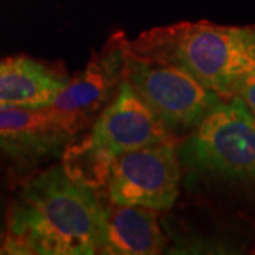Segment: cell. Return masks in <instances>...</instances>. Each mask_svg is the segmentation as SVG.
Segmentation results:
<instances>
[{
	"label": "cell",
	"instance_id": "cell-1",
	"mask_svg": "<svg viewBox=\"0 0 255 255\" xmlns=\"http://www.w3.org/2000/svg\"><path fill=\"white\" fill-rule=\"evenodd\" d=\"M102 203L63 163L24 179L4 216L0 254L92 255L100 250Z\"/></svg>",
	"mask_w": 255,
	"mask_h": 255
},
{
	"label": "cell",
	"instance_id": "cell-2",
	"mask_svg": "<svg viewBox=\"0 0 255 255\" xmlns=\"http://www.w3.org/2000/svg\"><path fill=\"white\" fill-rule=\"evenodd\" d=\"M129 53L177 65L211 91L230 98L236 84L255 70V26L180 21L143 31L129 41Z\"/></svg>",
	"mask_w": 255,
	"mask_h": 255
},
{
	"label": "cell",
	"instance_id": "cell-3",
	"mask_svg": "<svg viewBox=\"0 0 255 255\" xmlns=\"http://www.w3.org/2000/svg\"><path fill=\"white\" fill-rule=\"evenodd\" d=\"M172 135L124 80L117 98L92 122L88 133L67 146L61 163L74 180L98 190L105 186L111 164L118 156L173 140Z\"/></svg>",
	"mask_w": 255,
	"mask_h": 255
},
{
	"label": "cell",
	"instance_id": "cell-4",
	"mask_svg": "<svg viewBox=\"0 0 255 255\" xmlns=\"http://www.w3.org/2000/svg\"><path fill=\"white\" fill-rule=\"evenodd\" d=\"M191 172L255 180V115L238 97L221 98L179 147Z\"/></svg>",
	"mask_w": 255,
	"mask_h": 255
},
{
	"label": "cell",
	"instance_id": "cell-5",
	"mask_svg": "<svg viewBox=\"0 0 255 255\" xmlns=\"http://www.w3.org/2000/svg\"><path fill=\"white\" fill-rule=\"evenodd\" d=\"M125 80L172 133L194 129L223 98L177 65L130 53Z\"/></svg>",
	"mask_w": 255,
	"mask_h": 255
},
{
	"label": "cell",
	"instance_id": "cell-6",
	"mask_svg": "<svg viewBox=\"0 0 255 255\" xmlns=\"http://www.w3.org/2000/svg\"><path fill=\"white\" fill-rule=\"evenodd\" d=\"M182 162L173 140L139 147L118 156L105 187L111 203L172 209L179 197Z\"/></svg>",
	"mask_w": 255,
	"mask_h": 255
},
{
	"label": "cell",
	"instance_id": "cell-7",
	"mask_svg": "<svg viewBox=\"0 0 255 255\" xmlns=\"http://www.w3.org/2000/svg\"><path fill=\"white\" fill-rule=\"evenodd\" d=\"M128 55L129 40L122 31L114 33L50 105L51 112L77 136L117 98L125 80Z\"/></svg>",
	"mask_w": 255,
	"mask_h": 255
},
{
	"label": "cell",
	"instance_id": "cell-8",
	"mask_svg": "<svg viewBox=\"0 0 255 255\" xmlns=\"http://www.w3.org/2000/svg\"><path fill=\"white\" fill-rule=\"evenodd\" d=\"M75 137L50 107L1 110L0 172L27 179L51 160L61 159Z\"/></svg>",
	"mask_w": 255,
	"mask_h": 255
},
{
	"label": "cell",
	"instance_id": "cell-9",
	"mask_svg": "<svg viewBox=\"0 0 255 255\" xmlns=\"http://www.w3.org/2000/svg\"><path fill=\"white\" fill-rule=\"evenodd\" d=\"M164 247L157 210L111 201L102 204L98 254L155 255Z\"/></svg>",
	"mask_w": 255,
	"mask_h": 255
},
{
	"label": "cell",
	"instance_id": "cell-10",
	"mask_svg": "<svg viewBox=\"0 0 255 255\" xmlns=\"http://www.w3.org/2000/svg\"><path fill=\"white\" fill-rule=\"evenodd\" d=\"M65 74L30 57L0 60V111L50 107L68 82Z\"/></svg>",
	"mask_w": 255,
	"mask_h": 255
},
{
	"label": "cell",
	"instance_id": "cell-11",
	"mask_svg": "<svg viewBox=\"0 0 255 255\" xmlns=\"http://www.w3.org/2000/svg\"><path fill=\"white\" fill-rule=\"evenodd\" d=\"M231 97H238L244 101V104L255 115V70L236 84Z\"/></svg>",
	"mask_w": 255,
	"mask_h": 255
},
{
	"label": "cell",
	"instance_id": "cell-12",
	"mask_svg": "<svg viewBox=\"0 0 255 255\" xmlns=\"http://www.w3.org/2000/svg\"><path fill=\"white\" fill-rule=\"evenodd\" d=\"M4 220H6V217L1 219V214H0V243H1V238H3V233H4Z\"/></svg>",
	"mask_w": 255,
	"mask_h": 255
}]
</instances>
